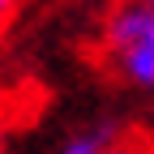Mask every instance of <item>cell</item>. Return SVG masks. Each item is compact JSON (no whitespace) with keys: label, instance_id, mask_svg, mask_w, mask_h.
<instances>
[{"label":"cell","instance_id":"6da1fadb","mask_svg":"<svg viewBox=\"0 0 154 154\" xmlns=\"http://www.w3.org/2000/svg\"><path fill=\"white\" fill-rule=\"evenodd\" d=\"M141 43H154V13L150 0H120L116 13L107 17V47L111 56H124Z\"/></svg>","mask_w":154,"mask_h":154},{"label":"cell","instance_id":"7a4b0ae2","mask_svg":"<svg viewBox=\"0 0 154 154\" xmlns=\"http://www.w3.org/2000/svg\"><path fill=\"white\" fill-rule=\"evenodd\" d=\"M116 137H120V124L116 120H99V124L77 128L60 146V154H107V150H116Z\"/></svg>","mask_w":154,"mask_h":154},{"label":"cell","instance_id":"3957f363","mask_svg":"<svg viewBox=\"0 0 154 154\" xmlns=\"http://www.w3.org/2000/svg\"><path fill=\"white\" fill-rule=\"evenodd\" d=\"M9 9H13V0H0V17H5V13H9Z\"/></svg>","mask_w":154,"mask_h":154},{"label":"cell","instance_id":"277c9868","mask_svg":"<svg viewBox=\"0 0 154 154\" xmlns=\"http://www.w3.org/2000/svg\"><path fill=\"white\" fill-rule=\"evenodd\" d=\"M107 154H124V150H107Z\"/></svg>","mask_w":154,"mask_h":154},{"label":"cell","instance_id":"5b68a950","mask_svg":"<svg viewBox=\"0 0 154 154\" xmlns=\"http://www.w3.org/2000/svg\"><path fill=\"white\" fill-rule=\"evenodd\" d=\"M150 13H154V0H150Z\"/></svg>","mask_w":154,"mask_h":154}]
</instances>
